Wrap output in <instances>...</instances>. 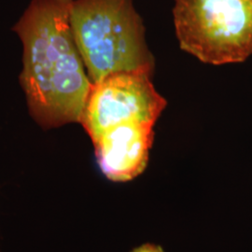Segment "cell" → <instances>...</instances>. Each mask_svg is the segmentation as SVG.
Here are the masks:
<instances>
[{
  "label": "cell",
  "instance_id": "1",
  "mask_svg": "<svg viewBox=\"0 0 252 252\" xmlns=\"http://www.w3.org/2000/svg\"><path fill=\"white\" fill-rule=\"evenodd\" d=\"M73 0H32L13 30L24 46L21 84L45 128L81 122L92 81L73 36Z\"/></svg>",
  "mask_w": 252,
  "mask_h": 252
},
{
  "label": "cell",
  "instance_id": "2",
  "mask_svg": "<svg viewBox=\"0 0 252 252\" xmlns=\"http://www.w3.org/2000/svg\"><path fill=\"white\" fill-rule=\"evenodd\" d=\"M70 23L92 83L113 73L153 72L143 21L133 0H73Z\"/></svg>",
  "mask_w": 252,
  "mask_h": 252
},
{
  "label": "cell",
  "instance_id": "3",
  "mask_svg": "<svg viewBox=\"0 0 252 252\" xmlns=\"http://www.w3.org/2000/svg\"><path fill=\"white\" fill-rule=\"evenodd\" d=\"M180 48L210 64L242 63L252 54V0H175Z\"/></svg>",
  "mask_w": 252,
  "mask_h": 252
},
{
  "label": "cell",
  "instance_id": "4",
  "mask_svg": "<svg viewBox=\"0 0 252 252\" xmlns=\"http://www.w3.org/2000/svg\"><path fill=\"white\" fill-rule=\"evenodd\" d=\"M151 74L113 73L93 83L80 122L93 142L111 127L126 122L156 123L166 100L155 90Z\"/></svg>",
  "mask_w": 252,
  "mask_h": 252
},
{
  "label": "cell",
  "instance_id": "5",
  "mask_svg": "<svg viewBox=\"0 0 252 252\" xmlns=\"http://www.w3.org/2000/svg\"><path fill=\"white\" fill-rule=\"evenodd\" d=\"M153 123L129 121L113 126L93 143L102 173L115 182L132 180L144 171L153 141Z\"/></svg>",
  "mask_w": 252,
  "mask_h": 252
},
{
  "label": "cell",
  "instance_id": "6",
  "mask_svg": "<svg viewBox=\"0 0 252 252\" xmlns=\"http://www.w3.org/2000/svg\"><path fill=\"white\" fill-rule=\"evenodd\" d=\"M131 252H164L161 247L153 244H145Z\"/></svg>",
  "mask_w": 252,
  "mask_h": 252
}]
</instances>
